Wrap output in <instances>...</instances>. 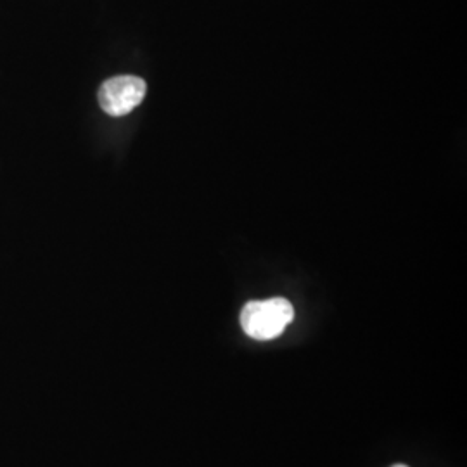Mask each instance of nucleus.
Returning a JSON list of instances; mask_svg holds the SVG:
<instances>
[{
  "mask_svg": "<svg viewBox=\"0 0 467 467\" xmlns=\"http://www.w3.org/2000/svg\"><path fill=\"white\" fill-rule=\"evenodd\" d=\"M293 318L295 308L284 298L250 301L241 312V326L253 339L270 341L281 336Z\"/></svg>",
  "mask_w": 467,
  "mask_h": 467,
  "instance_id": "1",
  "label": "nucleus"
},
{
  "mask_svg": "<svg viewBox=\"0 0 467 467\" xmlns=\"http://www.w3.org/2000/svg\"><path fill=\"white\" fill-rule=\"evenodd\" d=\"M146 82L134 75H119L100 85L99 104L109 117H125L142 102Z\"/></svg>",
  "mask_w": 467,
  "mask_h": 467,
  "instance_id": "2",
  "label": "nucleus"
},
{
  "mask_svg": "<svg viewBox=\"0 0 467 467\" xmlns=\"http://www.w3.org/2000/svg\"><path fill=\"white\" fill-rule=\"evenodd\" d=\"M393 467H407V466H401V464H399V466H393Z\"/></svg>",
  "mask_w": 467,
  "mask_h": 467,
  "instance_id": "3",
  "label": "nucleus"
}]
</instances>
